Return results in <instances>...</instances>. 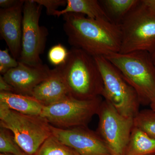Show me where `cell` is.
<instances>
[{
    "label": "cell",
    "mask_w": 155,
    "mask_h": 155,
    "mask_svg": "<svg viewBox=\"0 0 155 155\" xmlns=\"http://www.w3.org/2000/svg\"><path fill=\"white\" fill-rule=\"evenodd\" d=\"M150 106L151 109L155 112V98L150 103Z\"/></svg>",
    "instance_id": "83f0119b"
},
{
    "label": "cell",
    "mask_w": 155,
    "mask_h": 155,
    "mask_svg": "<svg viewBox=\"0 0 155 155\" xmlns=\"http://www.w3.org/2000/svg\"><path fill=\"white\" fill-rule=\"evenodd\" d=\"M142 1L150 11L155 13V0H142Z\"/></svg>",
    "instance_id": "484cf974"
},
{
    "label": "cell",
    "mask_w": 155,
    "mask_h": 155,
    "mask_svg": "<svg viewBox=\"0 0 155 155\" xmlns=\"http://www.w3.org/2000/svg\"><path fill=\"white\" fill-rule=\"evenodd\" d=\"M122 43L119 53L135 51L151 53L155 48V13L143 2H138L119 24Z\"/></svg>",
    "instance_id": "5b68a950"
},
{
    "label": "cell",
    "mask_w": 155,
    "mask_h": 155,
    "mask_svg": "<svg viewBox=\"0 0 155 155\" xmlns=\"http://www.w3.org/2000/svg\"><path fill=\"white\" fill-rule=\"evenodd\" d=\"M0 92L15 93L14 88L4 79L2 75H0Z\"/></svg>",
    "instance_id": "cb8c5ba5"
},
{
    "label": "cell",
    "mask_w": 155,
    "mask_h": 155,
    "mask_svg": "<svg viewBox=\"0 0 155 155\" xmlns=\"http://www.w3.org/2000/svg\"><path fill=\"white\" fill-rule=\"evenodd\" d=\"M42 6L35 0H26L23 8L22 51L19 62L31 66L42 64L40 55L44 53L48 31L39 24Z\"/></svg>",
    "instance_id": "ba28073f"
},
{
    "label": "cell",
    "mask_w": 155,
    "mask_h": 155,
    "mask_svg": "<svg viewBox=\"0 0 155 155\" xmlns=\"http://www.w3.org/2000/svg\"><path fill=\"white\" fill-rule=\"evenodd\" d=\"M69 96L60 67L52 70L49 77L37 86L31 96L39 101L44 106L52 104Z\"/></svg>",
    "instance_id": "4fadbf2b"
},
{
    "label": "cell",
    "mask_w": 155,
    "mask_h": 155,
    "mask_svg": "<svg viewBox=\"0 0 155 155\" xmlns=\"http://www.w3.org/2000/svg\"><path fill=\"white\" fill-rule=\"evenodd\" d=\"M0 152L12 155H28L19 147L10 130L0 128Z\"/></svg>",
    "instance_id": "ffe728a7"
},
{
    "label": "cell",
    "mask_w": 155,
    "mask_h": 155,
    "mask_svg": "<svg viewBox=\"0 0 155 155\" xmlns=\"http://www.w3.org/2000/svg\"><path fill=\"white\" fill-rule=\"evenodd\" d=\"M151 57L153 63L155 67V48L151 53H150Z\"/></svg>",
    "instance_id": "4316f807"
},
{
    "label": "cell",
    "mask_w": 155,
    "mask_h": 155,
    "mask_svg": "<svg viewBox=\"0 0 155 155\" xmlns=\"http://www.w3.org/2000/svg\"><path fill=\"white\" fill-rule=\"evenodd\" d=\"M0 155H12L8 154L1 153V154H0Z\"/></svg>",
    "instance_id": "f1b7e54d"
},
{
    "label": "cell",
    "mask_w": 155,
    "mask_h": 155,
    "mask_svg": "<svg viewBox=\"0 0 155 155\" xmlns=\"http://www.w3.org/2000/svg\"><path fill=\"white\" fill-rule=\"evenodd\" d=\"M51 130L59 141L80 155H111L100 135L87 126L61 128L51 125Z\"/></svg>",
    "instance_id": "30bf717a"
},
{
    "label": "cell",
    "mask_w": 155,
    "mask_h": 155,
    "mask_svg": "<svg viewBox=\"0 0 155 155\" xmlns=\"http://www.w3.org/2000/svg\"><path fill=\"white\" fill-rule=\"evenodd\" d=\"M69 51L61 44L54 46L50 49L48 58L50 63L58 67L64 64L69 55Z\"/></svg>",
    "instance_id": "44dd1931"
},
{
    "label": "cell",
    "mask_w": 155,
    "mask_h": 155,
    "mask_svg": "<svg viewBox=\"0 0 155 155\" xmlns=\"http://www.w3.org/2000/svg\"><path fill=\"white\" fill-rule=\"evenodd\" d=\"M68 13L82 14L91 19H103L113 22L99 1L97 0H67L65 8L56 11L53 16L59 17Z\"/></svg>",
    "instance_id": "9a60e30c"
},
{
    "label": "cell",
    "mask_w": 155,
    "mask_h": 155,
    "mask_svg": "<svg viewBox=\"0 0 155 155\" xmlns=\"http://www.w3.org/2000/svg\"><path fill=\"white\" fill-rule=\"evenodd\" d=\"M0 102L21 114L41 116L45 106L31 96L14 93L0 92Z\"/></svg>",
    "instance_id": "5bb4252c"
},
{
    "label": "cell",
    "mask_w": 155,
    "mask_h": 155,
    "mask_svg": "<svg viewBox=\"0 0 155 155\" xmlns=\"http://www.w3.org/2000/svg\"><path fill=\"white\" fill-rule=\"evenodd\" d=\"M94 58L102 78V96L122 116L134 119L141 104L137 93L105 57Z\"/></svg>",
    "instance_id": "8992f818"
},
{
    "label": "cell",
    "mask_w": 155,
    "mask_h": 155,
    "mask_svg": "<svg viewBox=\"0 0 155 155\" xmlns=\"http://www.w3.org/2000/svg\"><path fill=\"white\" fill-rule=\"evenodd\" d=\"M125 155H155V139L134 126Z\"/></svg>",
    "instance_id": "2e32d148"
},
{
    "label": "cell",
    "mask_w": 155,
    "mask_h": 155,
    "mask_svg": "<svg viewBox=\"0 0 155 155\" xmlns=\"http://www.w3.org/2000/svg\"><path fill=\"white\" fill-rule=\"evenodd\" d=\"M52 70L45 64L31 66L19 62L17 67L2 76L14 88L15 93L31 96L34 88L49 77Z\"/></svg>",
    "instance_id": "7c38bea8"
},
{
    "label": "cell",
    "mask_w": 155,
    "mask_h": 155,
    "mask_svg": "<svg viewBox=\"0 0 155 155\" xmlns=\"http://www.w3.org/2000/svg\"><path fill=\"white\" fill-rule=\"evenodd\" d=\"M103 101L100 97L80 100L68 96L52 104L45 106L41 115L50 125L61 128L87 126L97 115Z\"/></svg>",
    "instance_id": "52a82bcc"
},
{
    "label": "cell",
    "mask_w": 155,
    "mask_h": 155,
    "mask_svg": "<svg viewBox=\"0 0 155 155\" xmlns=\"http://www.w3.org/2000/svg\"><path fill=\"white\" fill-rule=\"evenodd\" d=\"M59 67L70 96L89 100L102 96V78L94 57L73 48L65 63Z\"/></svg>",
    "instance_id": "7a4b0ae2"
},
{
    "label": "cell",
    "mask_w": 155,
    "mask_h": 155,
    "mask_svg": "<svg viewBox=\"0 0 155 155\" xmlns=\"http://www.w3.org/2000/svg\"><path fill=\"white\" fill-rule=\"evenodd\" d=\"M18 1V0H0V6L3 9L9 8L15 5Z\"/></svg>",
    "instance_id": "d4e9b609"
},
{
    "label": "cell",
    "mask_w": 155,
    "mask_h": 155,
    "mask_svg": "<svg viewBox=\"0 0 155 155\" xmlns=\"http://www.w3.org/2000/svg\"><path fill=\"white\" fill-rule=\"evenodd\" d=\"M25 1L18 0L15 5L0 10V34L12 57L18 61L22 51V21Z\"/></svg>",
    "instance_id": "8fae6325"
},
{
    "label": "cell",
    "mask_w": 155,
    "mask_h": 155,
    "mask_svg": "<svg viewBox=\"0 0 155 155\" xmlns=\"http://www.w3.org/2000/svg\"><path fill=\"white\" fill-rule=\"evenodd\" d=\"M134 127L155 139V112L150 110L140 111L134 119Z\"/></svg>",
    "instance_id": "d6986e66"
},
{
    "label": "cell",
    "mask_w": 155,
    "mask_h": 155,
    "mask_svg": "<svg viewBox=\"0 0 155 155\" xmlns=\"http://www.w3.org/2000/svg\"><path fill=\"white\" fill-rule=\"evenodd\" d=\"M42 6L45 7L48 15L53 16L61 6H67V0H35Z\"/></svg>",
    "instance_id": "603a6c76"
},
{
    "label": "cell",
    "mask_w": 155,
    "mask_h": 155,
    "mask_svg": "<svg viewBox=\"0 0 155 155\" xmlns=\"http://www.w3.org/2000/svg\"><path fill=\"white\" fill-rule=\"evenodd\" d=\"M9 49L0 50V73L4 75L9 70L18 66L19 61L11 57Z\"/></svg>",
    "instance_id": "7402d4cb"
},
{
    "label": "cell",
    "mask_w": 155,
    "mask_h": 155,
    "mask_svg": "<svg viewBox=\"0 0 155 155\" xmlns=\"http://www.w3.org/2000/svg\"><path fill=\"white\" fill-rule=\"evenodd\" d=\"M35 155H80L51 134L42 144Z\"/></svg>",
    "instance_id": "ac0fdd59"
},
{
    "label": "cell",
    "mask_w": 155,
    "mask_h": 155,
    "mask_svg": "<svg viewBox=\"0 0 155 155\" xmlns=\"http://www.w3.org/2000/svg\"><path fill=\"white\" fill-rule=\"evenodd\" d=\"M139 0H103L100 3L114 23L119 25Z\"/></svg>",
    "instance_id": "e0dca14e"
},
{
    "label": "cell",
    "mask_w": 155,
    "mask_h": 155,
    "mask_svg": "<svg viewBox=\"0 0 155 155\" xmlns=\"http://www.w3.org/2000/svg\"><path fill=\"white\" fill-rule=\"evenodd\" d=\"M0 125L12 132L19 147L28 155H35L52 134L51 125L41 116L21 114L1 102Z\"/></svg>",
    "instance_id": "277c9868"
},
{
    "label": "cell",
    "mask_w": 155,
    "mask_h": 155,
    "mask_svg": "<svg viewBox=\"0 0 155 155\" xmlns=\"http://www.w3.org/2000/svg\"><path fill=\"white\" fill-rule=\"evenodd\" d=\"M64 29L69 44L93 57L119 53L122 43L119 25L75 13L64 14Z\"/></svg>",
    "instance_id": "6da1fadb"
},
{
    "label": "cell",
    "mask_w": 155,
    "mask_h": 155,
    "mask_svg": "<svg viewBox=\"0 0 155 155\" xmlns=\"http://www.w3.org/2000/svg\"><path fill=\"white\" fill-rule=\"evenodd\" d=\"M97 115L99 122L96 132L111 155H125L134 127L133 118L122 116L105 100L102 102Z\"/></svg>",
    "instance_id": "9c48e42d"
},
{
    "label": "cell",
    "mask_w": 155,
    "mask_h": 155,
    "mask_svg": "<svg viewBox=\"0 0 155 155\" xmlns=\"http://www.w3.org/2000/svg\"><path fill=\"white\" fill-rule=\"evenodd\" d=\"M105 57L119 70L138 94L140 104L150 105L155 98V67L150 54L135 51L111 53Z\"/></svg>",
    "instance_id": "3957f363"
}]
</instances>
